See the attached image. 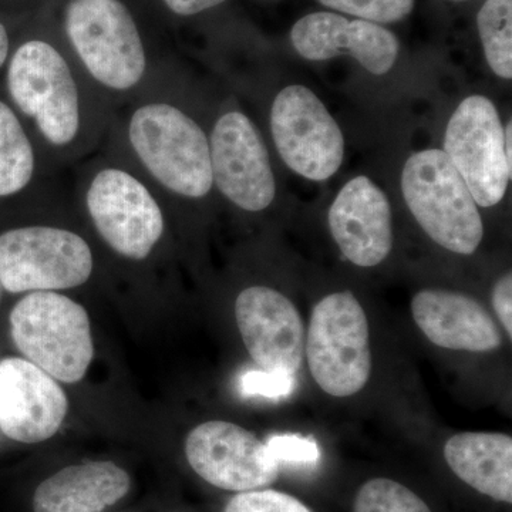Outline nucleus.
<instances>
[{
  "label": "nucleus",
  "instance_id": "nucleus-23",
  "mask_svg": "<svg viewBox=\"0 0 512 512\" xmlns=\"http://www.w3.org/2000/svg\"><path fill=\"white\" fill-rule=\"evenodd\" d=\"M326 8L372 23L399 22L412 13L414 0H318Z\"/></svg>",
  "mask_w": 512,
  "mask_h": 512
},
{
  "label": "nucleus",
  "instance_id": "nucleus-13",
  "mask_svg": "<svg viewBox=\"0 0 512 512\" xmlns=\"http://www.w3.org/2000/svg\"><path fill=\"white\" fill-rule=\"evenodd\" d=\"M242 342L259 369L295 377L305 362L306 328L295 303L271 286L252 285L235 299Z\"/></svg>",
  "mask_w": 512,
  "mask_h": 512
},
{
  "label": "nucleus",
  "instance_id": "nucleus-7",
  "mask_svg": "<svg viewBox=\"0 0 512 512\" xmlns=\"http://www.w3.org/2000/svg\"><path fill=\"white\" fill-rule=\"evenodd\" d=\"M10 332L26 360L64 383L82 380L94 349L83 305L60 292L26 293L10 312Z\"/></svg>",
  "mask_w": 512,
  "mask_h": 512
},
{
  "label": "nucleus",
  "instance_id": "nucleus-22",
  "mask_svg": "<svg viewBox=\"0 0 512 512\" xmlns=\"http://www.w3.org/2000/svg\"><path fill=\"white\" fill-rule=\"evenodd\" d=\"M353 512H433L406 485L390 478H372L357 491Z\"/></svg>",
  "mask_w": 512,
  "mask_h": 512
},
{
  "label": "nucleus",
  "instance_id": "nucleus-19",
  "mask_svg": "<svg viewBox=\"0 0 512 512\" xmlns=\"http://www.w3.org/2000/svg\"><path fill=\"white\" fill-rule=\"evenodd\" d=\"M130 478L110 461L63 468L37 487L35 512H101L128 493Z\"/></svg>",
  "mask_w": 512,
  "mask_h": 512
},
{
  "label": "nucleus",
  "instance_id": "nucleus-26",
  "mask_svg": "<svg viewBox=\"0 0 512 512\" xmlns=\"http://www.w3.org/2000/svg\"><path fill=\"white\" fill-rule=\"evenodd\" d=\"M242 392L245 396H262L279 399L289 396L295 387V377L254 370L242 377Z\"/></svg>",
  "mask_w": 512,
  "mask_h": 512
},
{
  "label": "nucleus",
  "instance_id": "nucleus-18",
  "mask_svg": "<svg viewBox=\"0 0 512 512\" xmlns=\"http://www.w3.org/2000/svg\"><path fill=\"white\" fill-rule=\"evenodd\" d=\"M55 171L19 114L0 93V210L59 194Z\"/></svg>",
  "mask_w": 512,
  "mask_h": 512
},
{
  "label": "nucleus",
  "instance_id": "nucleus-28",
  "mask_svg": "<svg viewBox=\"0 0 512 512\" xmlns=\"http://www.w3.org/2000/svg\"><path fill=\"white\" fill-rule=\"evenodd\" d=\"M227 0H161L164 8L180 18H191L222 5Z\"/></svg>",
  "mask_w": 512,
  "mask_h": 512
},
{
  "label": "nucleus",
  "instance_id": "nucleus-16",
  "mask_svg": "<svg viewBox=\"0 0 512 512\" xmlns=\"http://www.w3.org/2000/svg\"><path fill=\"white\" fill-rule=\"evenodd\" d=\"M328 222L340 252L353 265L373 268L392 252V208L384 192L367 177L353 178L340 190Z\"/></svg>",
  "mask_w": 512,
  "mask_h": 512
},
{
  "label": "nucleus",
  "instance_id": "nucleus-9",
  "mask_svg": "<svg viewBox=\"0 0 512 512\" xmlns=\"http://www.w3.org/2000/svg\"><path fill=\"white\" fill-rule=\"evenodd\" d=\"M271 131L279 156L296 174L325 181L338 173L345 138L312 90L289 86L279 92L272 104Z\"/></svg>",
  "mask_w": 512,
  "mask_h": 512
},
{
  "label": "nucleus",
  "instance_id": "nucleus-17",
  "mask_svg": "<svg viewBox=\"0 0 512 512\" xmlns=\"http://www.w3.org/2000/svg\"><path fill=\"white\" fill-rule=\"evenodd\" d=\"M414 323L429 342L453 352L490 353L503 345L491 313L473 296L446 289H424L413 296Z\"/></svg>",
  "mask_w": 512,
  "mask_h": 512
},
{
  "label": "nucleus",
  "instance_id": "nucleus-3",
  "mask_svg": "<svg viewBox=\"0 0 512 512\" xmlns=\"http://www.w3.org/2000/svg\"><path fill=\"white\" fill-rule=\"evenodd\" d=\"M73 170L72 194L94 234L119 258L148 261L164 241L170 211L153 185L106 143Z\"/></svg>",
  "mask_w": 512,
  "mask_h": 512
},
{
  "label": "nucleus",
  "instance_id": "nucleus-31",
  "mask_svg": "<svg viewBox=\"0 0 512 512\" xmlns=\"http://www.w3.org/2000/svg\"><path fill=\"white\" fill-rule=\"evenodd\" d=\"M3 400H5V384H3L2 375H0V407H2Z\"/></svg>",
  "mask_w": 512,
  "mask_h": 512
},
{
  "label": "nucleus",
  "instance_id": "nucleus-6",
  "mask_svg": "<svg viewBox=\"0 0 512 512\" xmlns=\"http://www.w3.org/2000/svg\"><path fill=\"white\" fill-rule=\"evenodd\" d=\"M96 259L87 238L46 222L0 231V282L9 293L60 292L92 279Z\"/></svg>",
  "mask_w": 512,
  "mask_h": 512
},
{
  "label": "nucleus",
  "instance_id": "nucleus-21",
  "mask_svg": "<svg viewBox=\"0 0 512 512\" xmlns=\"http://www.w3.org/2000/svg\"><path fill=\"white\" fill-rule=\"evenodd\" d=\"M478 33L491 70L512 77V0H487L477 16Z\"/></svg>",
  "mask_w": 512,
  "mask_h": 512
},
{
  "label": "nucleus",
  "instance_id": "nucleus-15",
  "mask_svg": "<svg viewBox=\"0 0 512 512\" xmlns=\"http://www.w3.org/2000/svg\"><path fill=\"white\" fill-rule=\"evenodd\" d=\"M291 40L303 59L323 62L348 55L376 76L390 72L399 55V42L390 30L330 12L311 13L299 19L292 28Z\"/></svg>",
  "mask_w": 512,
  "mask_h": 512
},
{
  "label": "nucleus",
  "instance_id": "nucleus-14",
  "mask_svg": "<svg viewBox=\"0 0 512 512\" xmlns=\"http://www.w3.org/2000/svg\"><path fill=\"white\" fill-rule=\"evenodd\" d=\"M5 400L0 407V430L20 443H40L62 427L69 403L52 376L19 357L0 362Z\"/></svg>",
  "mask_w": 512,
  "mask_h": 512
},
{
  "label": "nucleus",
  "instance_id": "nucleus-5",
  "mask_svg": "<svg viewBox=\"0 0 512 512\" xmlns=\"http://www.w3.org/2000/svg\"><path fill=\"white\" fill-rule=\"evenodd\" d=\"M305 360L313 382L335 399L362 392L372 376L369 318L350 291L323 296L306 329Z\"/></svg>",
  "mask_w": 512,
  "mask_h": 512
},
{
  "label": "nucleus",
  "instance_id": "nucleus-27",
  "mask_svg": "<svg viewBox=\"0 0 512 512\" xmlns=\"http://www.w3.org/2000/svg\"><path fill=\"white\" fill-rule=\"evenodd\" d=\"M491 303L498 322L503 326L508 339H512V275L507 272L495 282Z\"/></svg>",
  "mask_w": 512,
  "mask_h": 512
},
{
  "label": "nucleus",
  "instance_id": "nucleus-25",
  "mask_svg": "<svg viewBox=\"0 0 512 512\" xmlns=\"http://www.w3.org/2000/svg\"><path fill=\"white\" fill-rule=\"evenodd\" d=\"M266 447L279 466L284 463L315 464L320 457L319 447L315 441L296 434L269 437Z\"/></svg>",
  "mask_w": 512,
  "mask_h": 512
},
{
  "label": "nucleus",
  "instance_id": "nucleus-20",
  "mask_svg": "<svg viewBox=\"0 0 512 512\" xmlns=\"http://www.w3.org/2000/svg\"><path fill=\"white\" fill-rule=\"evenodd\" d=\"M448 468L463 483L500 503H512V437L504 433L463 431L443 447Z\"/></svg>",
  "mask_w": 512,
  "mask_h": 512
},
{
  "label": "nucleus",
  "instance_id": "nucleus-29",
  "mask_svg": "<svg viewBox=\"0 0 512 512\" xmlns=\"http://www.w3.org/2000/svg\"><path fill=\"white\" fill-rule=\"evenodd\" d=\"M12 39H10V33L6 28L5 23L0 20V74L5 69L6 62H8L10 50H12Z\"/></svg>",
  "mask_w": 512,
  "mask_h": 512
},
{
  "label": "nucleus",
  "instance_id": "nucleus-11",
  "mask_svg": "<svg viewBox=\"0 0 512 512\" xmlns=\"http://www.w3.org/2000/svg\"><path fill=\"white\" fill-rule=\"evenodd\" d=\"M444 154L466 181L474 201L494 207L503 200L512 167L504 150V126L493 101L471 96L448 121Z\"/></svg>",
  "mask_w": 512,
  "mask_h": 512
},
{
  "label": "nucleus",
  "instance_id": "nucleus-2",
  "mask_svg": "<svg viewBox=\"0 0 512 512\" xmlns=\"http://www.w3.org/2000/svg\"><path fill=\"white\" fill-rule=\"evenodd\" d=\"M178 76L163 77L117 107L104 143L126 157L168 208L214 192L210 137L181 99Z\"/></svg>",
  "mask_w": 512,
  "mask_h": 512
},
{
  "label": "nucleus",
  "instance_id": "nucleus-1",
  "mask_svg": "<svg viewBox=\"0 0 512 512\" xmlns=\"http://www.w3.org/2000/svg\"><path fill=\"white\" fill-rule=\"evenodd\" d=\"M0 93L59 174L100 150L114 107L90 83L63 43L28 37L12 46Z\"/></svg>",
  "mask_w": 512,
  "mask_h": 512
},
{
  "label": "nucleus",
  "instance_id": "nucleus-24",
  "mask_svg": "<svg viewBox=\"0 0 512 512\" xmlns=\"http://www.w3.org/2000/svg\"><path fill=\"white\" fill-rule=\"evenodd\" d=\"M224 512H313L291 494L276 490H252L232 497Z\"/></svg>",
  "mask_w": 512,
  "mask_h": 512
},
{
  "label": "nucleus",
  "instance_id": "nucleus-10",
  "mask_svg": "<svg viewBox=\"0 0 512 512\" xmlns=\"http://www.w3.org/2000/svg\"><path fill=\"white\" fill-rule=\"evenodd\" d=\"M208 137L218 194L249 214L269 208L276 195L275 175L264 137L254 121L241 110L224 111Z\"/></svg>",
  "mask_w": 512,
  "mask_h": 512
},
{
  "label": "nucleus",
  "instance_id": "nucleus-4",
  "mask_svg": "<svg viewBox=\"0 0 512 512\" xmlns=\"http://www.w3.org/2000/svg\"><path fill=\"white\" fill-rule=\"evenodd\" d=\"M64 46L114 110L173 73L157 62L124 0H67Z\"/></svg>",
  "mask_w": 512,
  "mask_h": 512
},
{
  "label": "nucleus",
  "instance_id": "nucleus-8",
  "mask_svg": "<svg viewBox=\"0 0 512 512\" xmlns=\"http://www.w3.org/2000/svg\"><path fill=\"white\" fill-rule=\"evenodd\" d=\"M407 207L423 231L440 247L471 255L484 238L477 202L444 151H420L407 160L402 174Z\"/></svg>",
  "mask_w": 512,
  "mask_h": 512
},
{
  "label": "nucleus",
  "instance_id": "nucleus-30",
  "mask_svg": "<svg viewBox=\"0 0 512 512\" xmlns=\"http://www.w3.org/2000/svg\"><path fill=\"white\" fill-rule=\"evenodd\" d=\"M504 150L505 157H507V163L512 167V126L508 123L504 127Z\"/></svg>",
  "mask_w": 512,
  "mask_h": 512
},
{
  "label": "nucleus",
  "instance_id": "nucleus-12",
  "mask_svg": "<svg viewBox=\"0 0 512 512\" xmlns=\"http://www.w3.org/2000/svg\"><path fill=\"white\" fill-rule=\"evenodd\" d=\"M185 456L202 480L235 493L268 487L281 471L266 443L231 421H205L191 430Z\"/></svg>",
  "mask_w": 512,
  "mask_h": 512
},
{
  "label": "nucleus",
  "instance_id": "nucleus-32",
  "mask_svg": "<svg viewBox=\"0 0 512 512\" xmlns=\"http://www.w3.org/2000/svg\"><path fill=\"white\" fill-rule=\"evenodd\" d=\"M3 286H2V282H0V299H2V295H3Z\"/></svg>",
  "mask_w": 512,
  "mask_h": 512
}]
</instances>
